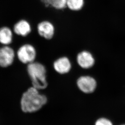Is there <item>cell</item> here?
Instances as JSON below:
<instances>
[{"mask_svg": "<svg viewBox=\"0 0 125 125\" xmlns=\"http://www.w3.org/2000/svg\"><path fill=\"white\" fill-rule=\"evenodd\" d=\"M32 86L23 94L20 105L21 110L26 113L35 112L42 109L47 101V97Z\"/></svg>", "mask_w": 125, "mask_h": 125, "instance_id": "1", "label": "cell"}, {"mask_svg": "<svg viewBox=\"0 0 125 125\" xmlns=\"http://www.w3.org/2000/svg\"><path fill=\"white\" fill-rule=\"evenodd\" d=\"M27 71L32 82V87L39 90L47 87V70L45 66L40 62H34L28 64Z\"/></svg>", "mask_w": 125, "mask_h": 125, "instance_id": "2", "label": "cell"}, {"mask_svg": "<svg viewBox=\"0 0 125 125\" xmlns=\"http://www.w3.org/2000/svg\"><path fill=\"white\" fill-rule=\"evenodd\" d=\"M16 55L20 62L28 65L35 62L37 51L32 45L29 44H24L18 49Z\"/></svg>", "mask_w": 125, "mask_h": 125, "instance_id": "3", "label": "cell"}, {"mask_svg": "<svg viewBox=\"0 0 125 125\" xmlns=\"http://www.w3.org/2000/svg\"><path fill=\"white\" fill-rule=\"evenodd\" d=\"M15 51L9 46L0 47V67H8L13 63L15 58Z\"/></svg>", "mask_w": 125, "mask_h": 125, "instance_id": "4", "label": "cell"}, {"mask_svg": "<svg viewBox=\"0 0 125 125\" xmlns=\"http://www.w3.org/2000/svg\"><path fill=\"white\" fill-rule=\"evenodd\" d=\"M37 30L39 36L47 40L52 39L55 32V28L53 24L47 20L39 23L37 26Z\"/></svg>", "mask_w": 125, "mask_h": 125, "instance_id": "5", "label": "cell"}, {"mask_svg": "<svg viewBox=\"0 0 125 125\" xmlns=\"http://www.w3.org/2000/svg\"><path fill=\"white\" fill-rule=\"evenodd\" d=\"M77 85L80 89L85 93L93 92L96 87V82L93 78L90 76H82L77 80Z\"/></svg>", "mask_w": 125, "mask_h": 125, "instance_id": "6", "label": "cell"}, {"mask_svg": "<svg viewBox=\"0 0 125 125\" xmlns=\"http://www.w3.org/2000/svg\"><path fill=\"white\" fill-rule=\"evenodd\" d=\"M53 66L57 73L60 75H65L71 71L72 65L67 57H62L55 61Z\"/></svg>", "mask_w": 125, "mask_h": 125, "instance_id": "7", "label": "cell"}, {"mask_svg": "<svg viewBox=\"0 0 125 125\" xmlns=\"http://www.w3.org/2000/svg\"><path fill=\"white\" fill-rule=\"evenodd\" d=\"M77 62L80 67L83 69H89L93 66L95 60L90 52L87 51H83L77 56Z\"/></svg>", "mask_w": 125, "mask_h": 125, "instance_id": "8", "label": "cell"}, {"mask_svg": "<svg viewBox=\"0 0 125 125\" xmlns=\"http://www.w3.org/2000/svg\"><path fill=\"white\" fill-rule=\"evenodd\" d=\"M32 28L30 23L24 19L17 22L13 26V31L18 36L26 37L31 33Z\"/></svg>", "mask_w": 125, "mask_h": 125, "instance_id": "9", "label": "cell"}, {"mask_svg": "<svg viewBox=\"0 0 125 125\" xmlns=\"http://www.w3.org/2000/svg\"><path fill=\"white\" fill-rule=\"evenodd\" d=\"M13 39V32L7 26L0 28V43L3 46H9Z\"/></svg>", "mask_w": 125, "mask_h": 125, "instance_id": "10", "label": "cell"}, {"mask_svg": "<svg viewBox=\"0 0 125 125\" xmlns=\"http://www.w3.org/2000/svg\"><path fill=\"white\" fill-rule=\"evenodd\" d=\"M46 7H52L59 10L67 8V0H41Z\"/></svg>", "mask_w": 125, "mask_h": 125, "instance_id": "11", "label": "cell"}, {"mask_svg": "<svg viewBox=\"0 0 125 125\" xmlns=\"http://www.w3.org/2000/svg\"><path fill=\"white\" fill-rule=\"evenodd\" d=\"M84 3V0H67L66 7L71 11H79L83 8Z\"/></svg>", "mask_w": 125, "mask_h": 125, "instance_id": "12", "label": "cell"}, {"mask_svg": "<svg viewBox=\"0 0 125 125\" xmlns=\"http://www.w3.org/2000/svg\"><path fill=\"white\" fill-rule=\"evenodd\" d=\"M95 125H113L111 122L105 118H101L96 122Z\"/></svg>", "mask_w": 125, "mask_h": 125, "instance_id": "13", "label": "cell"}]
</instances>
